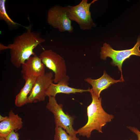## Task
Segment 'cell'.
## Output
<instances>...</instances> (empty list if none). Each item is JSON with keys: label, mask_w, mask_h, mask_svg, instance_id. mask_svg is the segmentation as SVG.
I'll return each mask as SVG.
<instances>
[{"label": "cell", "mask_w": 140, "mask_h": 140, "mask_svg": "<svg viewBox=\"0 0 140 140\" xmlns=\"http://www.w3.org/2000/svg\"><path fill=\"white\" fill-rule=\"evenodd\" d=\"M69 77L67 75L58 83H52L48 89L46 93V96L55 97L58 93H62L67 94H75L76 93H82L84 92H90V89H85L71 87L69 84Z\"/></svg>", "instance_id": "9"}, {"label": "cell", "mask_w": 140, "mask_h": 140, "mask_svg": "<svg viewBox=\"0 0 140 140\" xmlns=\"http://www.w3.org/2000/svg\"><path fill=\"white\" fill-rule=\"evenodd\" d=\"M45 66L39 57L35 55L22 65L20 72L23 75H32L37 77L45 73Z\"/></svg>", "instance_id": "10"}, {"label": "cell", "mask_w": 140, "mask_h": 140, "mask_svg": "<svg viewBox=\"0 0 140 140\" xmlns=\"http://www.w3.org/2000/svg\"><path fill=\"white\" fill-rule=\"evenodd\" d=\"M97 1L94 0L88 3L87 0H82L78 4L74 6H67V15L71 20L78 23L82 30H90L96 26L91 16L89 9L91 5Z\"/></svg>", "instance_id": "4"}, {"label": "cell", "mask_w": 140, "mask_h": 140, "mask_svg": "<svg viewBox=\"0 0 140 140\" xmlns=\"http://www.w3.org/2000/svg\"><path fill=\"white\" fill-rule=\"evenodd\" d=\"M32 27L30 26L26 31L15 36L13 43L7 46L10 50L11 62L17 68H19L32 55H35L33 50L45 41L41 37L40 32L31 31Z\"/></svg>", "instance_id": "1"}, {"label": "cell", "mask_w": 140, "mask_h": 140, "mask_svg": "<svg viewBox=\"0 0 140 140\" xmlns=\"http://www.w3.org/2000/svg\"><path fill=\"white\" fill-rule=\"evenodd\" d=\"M0 140H6L5 138L0 137Z\"/></svg>", "instance_id": "20"}, {"label": "cell", "mask_w": 140, "mask_h": 140, "mask_svg": "<svg viewBox=\"0 0 140 140\" xmlns=\"http://www.w3.org/2000/svg\"><path fill=\"white\" fill-rule=\"evenodd\" d=\"M53 76V73L50 72L37 78L26 104L45 100L46 92L51 84L54 82Z\"/></svg>", "instance_id": "8"}, {"label": "cell", "mask_w": 140, "mask_h": 140, "mask_svg": "<svg viewBox=\"0 0 140 140\" xmlns=\"http://www.w3.org/2000/svg\"><path fill=\"white\" fill-rule=\"evenodd\" d=\"M132 140V139H130V140Z\"/></svg>", "instance_id": "22"}, {"label": "cell", "mask_w": 140, "mask_h": 140, "mask_svg": "<svg viewBox=\"0 0 140 140\" xmlns=\"http://www.w3.org/2000/svg\"><path fill=\"white\" fill-rule=\"evenodd\" d=\"M23 124L22 118L10 110L8 118L0 122V137L5 138L12 131L22 128Z\"/></svg>", "instance_id": "11"}, {"label": "cell", "mask_w": 140, "mask_h": 140, "mask_svg": "<svg viewBox=\"0 0 140 140\" xmlns=\"http://www.w3.org/2000/svg\"><path fill=\"white\" fill-rule=\"evenodd\" d=\"M67 6L63 7L56 5L48 10L47 16L48 24L53 27L57 29L60 32L72 33L73 28L71 20L68 17Z\"/></svg>", "instance_id": "7"}, {"label": "cell", "mask_w": 140, "mask_h": 140, "mask_svg": "<svg viewBox=\"0 0 140 140\" xmlns=\"http://www.w3.org/2000/svg\"><path fill=\"white\" fill-rule=\"evenodd\" d=\"M84 81L92 86V90L99 98L100 97V94L103 90L107 89L115 83L123 82L120 79L116 80L111 78L107 74L105 70L103 75L99 78L93 79L88 78L85 79Z\"/></svg>", "instance_id": "12"}, {"label": "cell", "mask_w": 140, "mask_h": 140, "mask_svg": "<svg viewBox=\"0 0 140 140\" xmlns=\"http://www.w3.org/2000/svg\"><path fill=\"white\" fill-rule=\"evenodd\" d=\"M39 57L44 65L54 73L53 82L55 84L67 75L65 60L59 55L50 49L43 51Z\"/></svg>", "instance_id": "6"}, {"label": "cell", "mask_w": 140, "mask_h": 140, "mask_svg": "<svg viewBox=\"0 0 140 140\" xmlns=\"http://www.w3.org/2000/svg\"><path fill=\"white\" fill-rule=\"evenodd\" d=\"M19 136L18 132L13 131L5 138L6 140H19Z\"/></svg>", "instance_id": "16"}, {"label": "cell", "mask_w": 140, "mask_h": 140, "mask_svg": "<svg viewBox=\"0 0 140 140\" xmlns=\"http://www.w3.org/2000/svg\"><path fill=\"white\" fill-rule=\"evenodd\" d=\"M8 117V116H3L2 115H0V122H2L3 121L7 119Z\"/></svg>", "instance_id": "19"}, {"label": "cell", "mask_w": 140, "mask_h": 140, "mask_svg": "<svg viewBox=\"0 0 140 140\" xmlns=\"http://www.w3.org/2000/svg\"><path fill=\"white\" fill-rule=\"evenodd\" d=\"M53 140H80L76 136L69 135L62 128L55 126Z\"/></svg>", "instance_id": "14"}, {"label": "cell", "mask_w": 140, "mask_h": 140, "mask_svg": "<svg viewBox=\"0 0 140 140\" xmlns=\"http://www.w3.org/2000/svg\"><path fill=\"white\" fill-rule=\"evenodd\" d=\"M27 140H31L30 139H27Z\"/></svg>", "instance_id": "21"}, {"label": "cell", "mask_w": 140, "mask_h": 140, "mask_svg": "<svg viewBox=\"0 0 140 140\" xmlns=\"http://www.w3.org/2000/svg\"><path fill=\"white\" fill-rule=\"evenodd\" d=\"M127 127L137 135L138 137L137 140H140V131L137 128L135 127L129 126Z\"/></svg>", "instance_id": "17"}, {"label": "cell", "mask_w": 140, "mask_h": 140, "mask_svg": "<svg viewBox=\"0 0 140 140\" xmlns=\"http://www.w3.org/2000/svg\"><path fill=\"white\" fill-rule=\"evenodd\" d=\"M92 101L87 108L88 121L84 126L77 130L79 136L88 138L94 130L102 133V128L108 122L114 118V116L106 113L102 106V98H99L94 93L91 89L89 92Z\"/></svg>", "instance_id": "2"}, {"label": "cell", "mask_w": 140, "mask_h": 140, "mask_svg": "<svg viewBox=\"0 0 140 140\" xmlns=\"http://www.w3.org/2000/svg\"><path fill=\"white\" fill-rule=\"evenodd\" d=\"M140 35L138 37L136 44L132 48L122 50H116L113 49L110 45L104 43L101 48L100 53V59L106 60L108 57L111 58V64L114 66H117L121 71V76L120 79L124 81L123 78L122 67L123 62L127 59L132 55L140 57Z\"/></svg>", "instance_id": "3"}, {"label": "cell", "mask_w": 140, "mask_h": 140, "mask_svg": "<svg viewBox=\"0 0 140 140\" xmlns=\"http://www.w3.org/2000/svg\"><path fill=\"white\" fill-rule=\"evenodd\" d=\"M22 78L25 80L24 86L16 96L15 101L16 106L20 107L26 104L28 96L31 92L37 77L32 75H22Z\"/></svg>", "instance_id": "13"}, {"label": "cell", "mask_w": 140, "mask_h": 140, "mask_svg": "<svg viewBox=\"0 0 140 140\" xmlns=\"http://www.w3.org/2000/svg\"><path fill=\"white\" fill-rule=\"evenodd\" d=\"M48 97L46 108L53 115L55 126L62 128L70 135L76 136L77 131L73 127L75 117L65 113L63 110L62 104L58 103L55 97Z\"/></svg>", "instance_id": "5"}, {"label": "cell", "mask_w": 140, "mask_h": 140, "mask_svg": "<svg viewBox=\"0 0 140 140\" xmlns=\"http://www.w3.org/2000/svg\"><path fill=\"white\" fill-rule=\"evenodd\" d=\"M5 0H0V18L4 20L10 26H15L17 23L13 22L7 13L5 8Z\"/></svg>", "instance_id": "15"}, {"label": "cell", "mask_w": 140, "mask_h": 140, "mask_svg": "<svg viewBox=\"0 0 140 140\" xmlns=\"http://www.w3.org/2000/svg\"><path fill=\"white\" fill-rule=\"evenodd\" d=\"M8 49L7 46H6L0 43V51H2L3 50Z\"/></svg>", "instance_id": "18"}]
</instances>
